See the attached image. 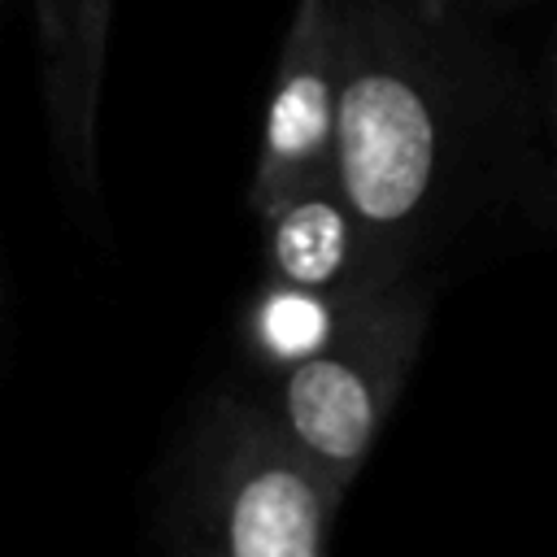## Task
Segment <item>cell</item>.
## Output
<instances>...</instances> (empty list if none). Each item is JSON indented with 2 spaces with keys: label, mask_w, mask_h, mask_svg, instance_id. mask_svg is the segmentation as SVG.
<instances>
[{
  "label": "cell",
  "mask_w": 557,
  "mask_h": 557,
  "mask_svg": "<svg viewBox=\"0 0 557 557\" xmlns=\"http://www.w3.org/2000/svg\"><path fill=\"white\" fill-rule=\"evenodd\" d=\"M335 178L392 274L557 222L544 104L492 17L457 0H344Z\"/></svg>",
  "instance_id": "1"
},
{
  "label": "cell",
  "mask_w": 557,
  "mask_h": 557,
  "mask_svg": "<svg viewBox=\"0 0 557 557\" xmlns=\"http://www.w3.org/2000/svg\"><path fill=\"white\" fill-rule=\"evenodd\" d=\"M344 496L265 400L213 396L178 457L165 557H331Z\"/></svg>",
  "instance_id": "2"
},
{
  "label": "cell",
  "mask_w": 557,
  "mask_h": 557,
  "mask_svg": "<svg viewBox=\"0 0 557 557\" xmlns=\"http://www.w3.org/2000/svg\"><path fill=\"white\" fill-rule=\"evenodd\" d=\"M440 283L400 274L357 296L344 331L318 357L270 383L278 431L344 492L366 470L431 331Z\"/></svg>",
  "instance_id": "3"
},
{
  "label": "cell",
  "mask_w": 557,
  "mask_h": 557,
  "mask_svg": "<svg viewBox=\"0 0 557 557\" xmlns=\"http://www.w3.org/2000/svg\"><path fill=\"white\" fill-rule=\"evenodd\" d=\"M344 78V0H296L287 35L278 44L257 161L248 174V205L331 174L335 117Z\"/></svg>",
  "instance_id": "4"
},
{
  "label": "cell",
  "mask_w": 557,
  "mask_h": 557,
  "mask_svg": "<svg viewBox=\"0 0 557 557\" xmlns=\"http://www.w3.org/2000/svg\"><path fill=\"white\" fill-rule=\"evenodd\" d=\"M252 213L261 226V265L270 278L318 292H361L400 278L379 261L335 170L270 196Z\"/></svg>",
  "instance_id": "5"
},
{
  "label": "cell",
  "mask_w": 557,
  "mask_h": 557,
  "mask_svg": "<svg viewBox=\"0 0 557 557\" xmlns=\"http://www.w3.org/2000/svg\"><path fill=\"white\" fill-rule=\"evenodd\" d=\"M44 52V109L65 187L96 196V109L104 83L109 0H35Z\"/></svg>",
  "instance_id": "6"
},
{
  "label": "cell",
  "mask_w": 557,
  "mask_h": 557,
  "mask_svg": "<svg viewBox=\"0 0 557 557\" xmlns=\"http://www.w3.org/2000/svg\"><path fill=\"white\" fill-rule=\"evenodd\" d=\"M361 292H318V287H296L265 274L239 313L244 357L252 361V370H261L274 383L278 374L331 348V339L344 331Z\"/></svg>",
  "instance_id": "7"
},
{
  "label": "cell",
  "mask_w": 557,
  "mask_h": 557,
  "mask_svg": "<svg viewBox=\"0 0 557 557\" xmlns=\"http://www.w3.org/2000/svg\"><path fill=\"white\" fill-rule=\"evenodd\" d=\"M544 131H548V148H553V170H557V48H553V61H548V78H544Z\"/></svg>",
  "instance_id": "8"
},
{
  "label": "cell",
  "mask_w": 557,
  "mask_h": 557,
  "mask_svg": "<svg viewBox=\"0 0 557 557\" xmlns=\"http://www.w3.org/2000/svg\"><path fill=\"white\" fill-rule=\"evenodd\" d=\"M457 4H466V9H474V13H483V17H505V13H513V9H522V4H531V0H457Z\"/></svg>",
  "instance_id": "9"
},
{
  "label": "cell",
  "mask_w": 557,
  "mask_h": 557,
  "mask_svg": "<svg viewBox=\"0 0 557 557\" xmlns=\"http://www.w3.org/2000/svg\"><path fill=\"white\" fill-rule=\"evenodd\" d=\"M0 4H4V0H0Z\"/></svg>",
  "instance_id": "10"
}]
</instances>
